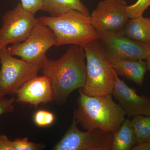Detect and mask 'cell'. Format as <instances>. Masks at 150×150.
<instances>
[{
  "label": "cell",
  "instance_id": "obj_1",
  "mask_svg": "<svg viewBox=\"0 0 150 150\" xmlns=\"http://www.w3.org/2000/svg\"><path fill=\"white\" fill-rule=\"evenodd\" d=\"M86 56L83 48L71 45L56 60H45L41 71L51 81L54 100L57 104L67 102L70 94L82 88L86 79Z\"/></svg>",
  "mask_w": 150,
  "mask_h": 150
},
{
  "label": "cell",
  "instance_id": "obj_2",
  "mask_svg": "<svg viewBox=\"0 0 150 150\" xmlns=\"http://www.w3.org/2000/svg\"><path fill=\"white\" fill-rule=\"evenodd\" d=\"M78 108L74 118L85 130L99 129L114 134L126 119V113L111 94L89 96L79 91Z\"/></svg>",
  "mask_w": 150,
  "mask_h": 150
},
{
  "label": "cell",
  "instance_id": "obj_3",
  "mask_svg": "<svg viewBox=\"0 0 150 150\" xmlns=\"http://www.w3.org/2000/svg\"><path fill=\"white\" fill-rule=\"evenodd\" d=\"M38 18L54 32L56 46L74 45L83 47L102 37L92 25L90 16L79 11L71 10L59 16H43Z\"/></svg>",
  "mask_w": 150,
  "mask_h": 150
},
{
  "label": "cell",
  "instance_id": "obj_4",
  "mask_svg": "<svg viewBox=\"0 0 150 150\" xmlns=\"http://www.w3.org/2000/svg\"><path fill=\"white\" fill-rule=\"evenodd\" d=\"M82 47L86 60V79L79 91L89 96L111 94L116 74L99 40H93Z\"/></svg>",
  "mask_w": 150,
  "mask_h": 150
},
{
  "label": "cell",
  "instance_id": "obj_5",
  "mask_svg": "<svg viewBox=\"0 0 150 150\" xmlns=\"http://www.w3.org/2000/svg\"><path fill=\"white\" fill-rule=\"evenodd\" d=\"M47 57L28 62L14 58L7 47L0 49V96L16 93L28 81L37 76Z\"/></svg>",
  "mask_w": 150,
  "mask_h": 150
},
{
  "label": "cell",
  "instance_id": "obj_6",
  "mask_svg": "<svg viewBox=\"0 0 150 150\" xmlns=\"http://www.w3.org/2000/svg\"><path fill=\"white\" fill-rule=\"evenodd\" d=\"M35 14L25 9L19 3L3 15L0 28V48L25 41L38 21Z\"/></svg>",
  "mask_w": 150,
  "mask_h": 150
},
{
  "label": "cell",
  "instance_id": "obj_7",
  "mask_svg": "<svg viewBox=\"0 0 150 150\" xmlns=\"http://www.w3.org/2000/svg\"><path fill=\"white\" fill-rule=\"evenodd\" d=\"M112 137V133L99 129L81 131L74 118L68 131L53 150H111Z\"/></svg>",
  "mask_w": 150,
  "mask_h": 150
},
{
  "label": "cell",
  "instance_id": "obj_8",
  "mask_svg": "<svg viewBox=\"0 0 150 150\" xmlns=\"http://www.w3.org/2000/svg\"><path fill=\"white\" fill-rule=\"evenodd\" d=\"M56 42L53 30L38 19L26 40L13 44L7 49L12 56L27 62H35L46 56V52L56 45Z\"/></svg>",
  "mask_w": 150,
  "mask_h": 150
},
{
  "label": "cell",
  "instance_id": "obj_9",
  "mask_svg": "<svg viewBox=\"0 0 150 150\" xmlns=\"http://www.w3.org/2000/svg\"><path fill=\"white\" fill-rule=\"evenodd\" d=\"M99 39L108 57L112 59L146 60L150 54V45L137 42L120 31H106Z\"/></svg>",
  "mask_w": 150,
  "mask_h": 150
},
{
  "label": "cell",
  "instance_id": "obj_10",
  "mask_svg": "<svg viewBox=\"0 0 150 150\" xmlns=\"http://www.w3.org/2000/svg\"><path fill=\"white\" fill-rule=\"evenodd\" d=\"M125 0H102L90 15L91 22L100 33L120 31L129 19Z\"/></svg>",
  "mask_w": 150,
  "mask_h": 150
},
{
  "label": "cell",
  "instance_id": "obj_11",
  "mask_svg": "<svg viewBox=\"0 0 150 150\" xmlns=\"http://www.w3.org/2000/svg\"><path fill=\"white\" fill-rule=\"evenodd\" d=\"M112 94L129 118L150 115V97L138 94L134 89L119 79L117 74Z\"/></svg>",
  "mask_w": 150,
  "mask_h": 150
},
{
  "label": "cell",
  "instance_id": "obj_12",
  "mask_svg": "<svg viewBox=\"0 0 150 150\" xmlns=\"http://www.w3.org/2000/svg\"><path fill=\"white\" fill-rule=\"evenodd\" d=\"M16 101L37 107L54 100L50 79L47 76H36L28 81L17 91Z\"/></svg>",
  "mask_w": 150,
  "mask_h": 150
},
{
  "label": "cell",
  "instance_id": "obj_13",
  "mask_svg": "<svg viewBox=\"0 0 150 150\" xmlns=\"http://www.w3.org/2000/svg\"><path fill=\"white\" fill-rule=\"evenodd\" d=\"M108 58L110 64L116 74L124 77L137 85H142L145 74L148 70L146 62L144 60Z\"/></svg>",
  "mask_w": 150,
  "mask_h": 150
},
{
  "label": "cell",
  "instance_id": "obj_14",
  "mask_svg": "<svg viewBox=\"0 0 150 150\" xmlns=\"http://www.w3.org/2000/svg\"><path fill=\"white\" fill-rule=\"evenodd\" d=\"M120 31L132 40L150 45V18H149L142 16L129 18Z\"/></svg>",
  "mask_w": 150,
  "mask_h": 150
},
{
  "label": "cell",
  "instance_id": "obj_15",
  "mask_svg": "<svg viewBox=\"0 0 150 150\" xmlns=\"http://www.w3.org/2000/svg\"><path fill=\"white\" fill-rule=\"evenodd\" d=\"M42 10L52 16L62 15L71 10L81 12L90 16L88 9L81 0H42Z\"/></svg>",
  "mask_w": 150,
  "mask_h": 150
},
{
  "label": "cell",
  "instance_id": "obj_16",
  "mask_svg": "<svg viewBox=\"0 0 150 150\" xmlns=\"http://www.w3.org/2000/svg\"><path fill=\"white\" fill-rule=\"evenodd\" d=\"M136 144L129 118L125 119L120 129L113 134L111 150H131Z\"/></svg>",
  "mask_w": 150,
  "mask_h": 150
},
{
  "label": "cell",
  "instance_id": "obj_17",
  "mask_svg": "<svg viewBox=\"0 0 150 150\" xmlns=\"http://www.w3.org/2000/svg\"><path fill=\"white\" fill-rule=\"evenodd\" d=\"M131 120V125L137 144L150 142V115H138Z\"/></svg>",
  "mask_w": 150,
  "mask_h": 150
},
{
  "label": "cell",
  "instance_id": "obj_18",
  "mask_svg": "<svg viewBox=\"0 0 150 150\" xmlns=\"http://www.w3.org/2000/svg\"><path fill=\"white\" fill-rule=\"evenodd\" d=\"M150 6V0H137L136 3L126 8L129 18L143 16V13Z\"/></svg>",
  "mask_w": 150,
  "mask_h": 150
},
{
  "label": "cell",
  "instance_id": "obj_19",
  "mask_svg": "<svg viewBox=\"0 0 150 150\" xmlns=\"http://www.w3.org/2000/svg\"><path fill=\"white\" fill-rule=\"evenodd\" d=\"M55 120V116L52 112L45 110H39L34 116L35 124L39 127L50 126Z\"/></svg>",
  "mask_w": 150,
  "mask_h": 150
},
{
  "label": "cell",
  "instance_id": "obj_20",
  "mask_svg": "<svg viewBox=\"0 0 150 150\" xmlns=\"http://www.w3.org/2000/svg\"><path fill=\"white\" fill-rule=\"evenodd\" d=\"M13 143L15 150H38L45 147L43 144L29 142L27 138L16 139Z\"/></svg>",
  "mask_w": 150,
  "mask_h": 150
},
{
  "label": "cell",
  "instance_id": "obj_21",
  "mask_svg": "<svg viewBox=\"0 0 150 150\" xmlns=\"http://www.w3.org/2000/svg\"><path fill=\"white\" fill-rule=\"evenodd\" d=\"M15 100V97L7 98L0 96V116L3 114L13 112L14 109L13 104Z\"/></svg>",
  "mask_w": 150,
  "mask_h": 150
},
{
  "label": "cell",
  "instance_id": "obj_22",
  "mask_svg": "<svg viewBox=\"0 0 150 150\" xmlns=\"http://www.w3.org/2000/svg\"><path fill=\"white\" fill-rule=\"evenodd\" d=\"M21 3L25 9L34 14L42 10V0H21Z\"/></svg>",
  "mask_w": 150,
  "mask_h": 150
},
{
  "label": "cell",
  "instance_id": "obj_23",
  "mask_svg": "<svg viewBox=\"0 0 150 150\" xmlns=\"http://www.w3.org/2000/svg\"><path fill=\"white\" fill-rule=\"evenodd\" d=\"M0 150H15L13 141L5 135H0Z\"/></svg>",
  "mask_w": 150,
  "mask_h": 150
},
{
  "label": "cell",
  "instance_id": "obj_24",
  "mask_svg": "<svg viewBox=\"0 0 150 150\" xmlns=\"http://www.w3.org/2000/svg\"><path fill=\"white\" fill-rule=\"evenodd\" d=\"M131 150H150V142L136 144Z\"/></svg>",
  "mask_w": 150,
  "mask_h": 150
},
{
  "label": "cell",
  "instance_id": "obj_25",
  "mask_svg": "<svg viewBox=\"0 0 150 150\" xmlns=\"http://www.w3.org/2000/svg\"><path fill=\"white\" fill-rule=\"evenodd\" d=\"M146 64L147 68L148 70L150 71V54L147 59H146Z\"/></svg>",
  "mask_w": 150,
  "mask_h": 150
},
{
  "label": "cell",
  "instance_id": "obj_26",
  "mask_svg": "<svg viewBox=\"0 0 150 150\" xmlns=\"http://www.w3.org/2000/svg\"><path fill=\"white\" fill-rule=\"evenodd\" d=\"M1 49V48H0V49Z\"/></svg>",
  "mask_w": 150,
  "mask_h": 150
}]
</instances>
